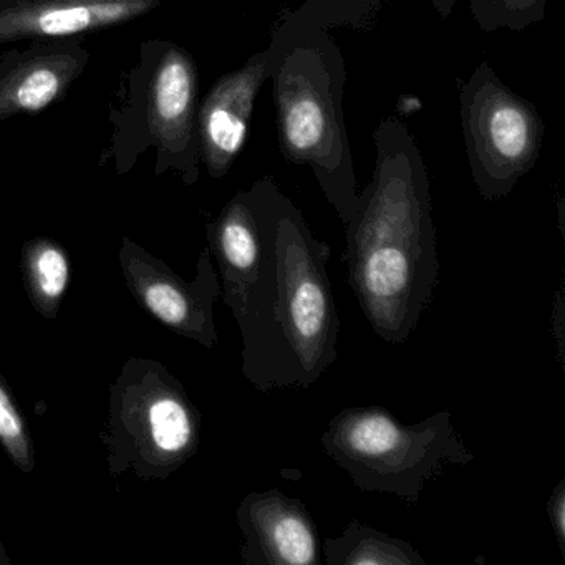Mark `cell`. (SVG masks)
<instances>
[{"mask_svg": "<svg viewBox=\"0 0 565 565\" xmlns=\"http://www.w3.org/2000/svg\"><path fill=\"white\" fill-rule=\"evenodd\" d=\"M373 141L375 171L343 224V260L373 332L383 342L402 345L438 284L431 188L422 151L399 118H383Z\"/></svg>", "mask_w": 565, "mask_h": 565, "instance_id": "6da1fadb", "label": "cell"}, {"mask_svg": "<svg viewBox=\"0 0 565 565\" xmlns=\"http://www.w3.org/2000/svg\"><path fill=\"white\" fill-rule=\"evenodd\" d=\"M329 244L267 177L263 257L237 317L243 373L254 388H307L339 356L340 319L330 284Z\"/></svg>", "mask_w": 565, "mask_h": 565, "instance_id": "7a4b0ae2", "label": "cell"}, {"mask_svg": "<svg viewBox=\"0 0 565 565\" xmlns=\"http://www.w3.org/2000/svg\"><path fill=\"white\" fill-rule=\"evenodd\" d=\"M270 78L284 158L310 168L340 221L349 223L359 190L343 117L347 68L339 44L323 28L303 29Z\"/></svg>", "mask_w": 565, "mask_h": 565, "instance_id": "3957f363", "label": "cell"}, {"mask_svg": "<svg viewBox=\"0 0 565 565\" xmlns=\"http://www.w3.org/2000/svg\"><path fill=\"white\" fill-rule=\"evenodd\" d=\"M200 104V72L190 52L163 39L141 42L118 104L111 105V135L100 167L114 163L118 174H128L141 154L154 150L157 177L173 171L184 186H194L203 164Z\"/></svg>", "mask_w": 565, "mask_h": 565, "instance_id": "277c9868", "label": "cell"}, {"mask_svg": "<svg viewBox=\"0 0 565 565\" xmlns=\"http://www.w3.org/2000/svg\"><path fill=\"white\" fill-rule=\"evenodd\" d=\"M322 446L360 491L408 502H418L446 466L475 461L448 409L406 425L380 406H350L330 419Z\"/></svg>", "mask_w": 565, "mask_h": 565, "instance_id": "5b68a950", "label": "cell"}, {"mask_svg": "<svg viewBox=\"0 0 565 565\" xmlns=\"http://www.w3.org/2000/svg\"><path fill=\"white\" fill-rule=\"evenodd\" d=\"M100 439L110 475L163 481L198 455L201 415L163 363L134 356L108 388Z\"/></svg>", "mask_w": 565, "mask_h": 565, "instance_id": "8992f818", "label": "cell"}, {"mask_svg": "<svg viewBox=\"0 0 565 565\" xmlns=\"http://www.w3.org/2000/svg\"><path fill=\"white\" fill-rule=\"evenodd\" d=\"M459 118L479 194L486 201L502 200L541 153L544 121L537 108L509 90L482 62L459 85Z\"/></svg>", "mask_w": 565, "mask_h": 565, "instance_id": "52a82bcc", "label": "cell"}, {"mask_svg": "<svg viewBox=\"0 0 565 565\" xmlns=\"http://www.w3.org/2000/svg\"><path fill=\"white\" fill-rule=\"evenodd\" d=\"M118 257L128 290L150 316L177 335L210 350L216 347L214 303L223 289L210 247L201 250L191 282L128 236L121 239Z\"/></svg>", "mask_w": 565, "mask_h": 565, "instance_id": "ba28073f", "label": "cell"}, {"mask_svg": "<svg viewBox=\"0 0 565 565\" xmlns=\"http://www.w3.org/2000/svg\"><path fill=\"white\" fill-rule=\"evenodd\" d=\"M290 42L282 31L276 29L266 51L253 55L237 71L217 78L201 102L198 111L201 163L214 180L226 177L243 151L249 137L257 95L266 81L273 77Z\"/></svg>", "mask_w": 565, "mask_h": 565, "instance_id": "9c48e42d", "label": "cell"}, {"mask_svg": "<svg viewBox=\"0 0 565 565\" xmlns=\"http://www.w3.org/2000/svg\"><path fill=\"white\" fill-rule=\"evenodd\" d=\"M81 38L39 39L0 55V121L39 115L67 98L90 64Z\"/></svg>", "mask_w": 565, "mask_h": 565, "instance_id": "30bf717a", "label": "cell"}, {"mask_svg": "<svg viewBox=\"0 0 565 565\" xmlns=\"http://www.w3.org/2000/svg\"><path fill=\"white\" fill-rule=\"evenodd\" d=\"M236 521L244 537L243 564H322L316 521L300 499L279 489L249 492L237 508Z\"/></svg>", "mask_w": 565, "mask_h": 565, "instance_id": "8fae6325", "label": "cell"}, {"mask_svg": "<svg viewBox=\"0 0 565 565\" xmlns=\"http://www.w3.org/2000/svg\"><path fill=\"white\" fill-rule=\"evenodd\" d=\"M161 0H0V45L82 38L145 18Z\"/></svg>", "mask_w": 565, "mask_h": 565, "instance_id": "7c38bea8", "label": "cell"}, {"mask_svg": "<svg viewBox=\"0 0 565 565\" xmlns=\"http://www.w3.org/2000/svg\"><path fill=\"white\" fill-rule=\"evenodd\" d=\"M266 184L267 177L257 180L249 190L239 191L206 227L207 247L220 267L221 299L234 319L243 312L263 257Z\"/></svg>", "mask_w": 565, "mask_h": 565, "instance_id": "4fadbf2b", "label": "cell"}, {"mask_svg": "<svg viewBox=\"0 0 565 565\" xmlns=\"http://www.w3.org/2000/svg\"><path fill=\"white\" fill-rule=\"evenodd\" d=\"M21 267L32 307L44 319H55L71 286V257L67 250L51 237H32L22 247Z\"/></svg>", "mask_w": 565, "mask_h": 565, "instance_id": "5bb4252c", "label": "cell"}, {"mask_svg": "<svg viewBox=\"0 0 565 565\" xmlns=\"http://www.w3.org/2000/svg\"><path fill=\"white\" fill-rule=\"evenodd\" d=\"M323 552L329 565H426L408 541L360 521H350L340 537L326 539Z\"/></svg>", "mask_w": 565, "mask_h": 565, "instance_id": "9a60e30c", "label": "cell"}, {"mask_svg": "<svg viewBox=\"0 0 565 565\" xmlns=\"http://www.w3.org/2000/svg\"><path fill=\"white\" fill-rule=\"evenodd\" d=\"M0 446L15 468L25 475L35 469V448L31 428L19 408L14 392L0 370Z\"/></svg>", "mask_w": 565, "mask_h": 565, "instance_id": "2e32d148", "label": "cell"}, {"mask_svg": "<svg viewBox=\"0 0 565 565\" xmlns=\"http://www.w3.org/2000/svg\"><path fill=\"white\" fill-rule=\"evenodd\" d=\"M548 0H469L472 21L482 32L524 31L544 19Z\"/></svg>", "mask_w": 565, "mask_h": 565, "instance_id": "e0dca14e", "label": "cell"}, {"mask_svg": "<svg viewBox=\"0 0 565 565\" xmlns=\"http://www.w3.org/2000/svg\"><path fill=\"white\" fill-rule=\"evenodd\" d=\"M548 522L557 539L558 548L565 557V479H561L547 502Z\"/></svg>", "mask_w": 565, "mask_h": 565, "instance_id": "ac0fdd59", "label": "cell"}, {"mask_svg": "<svg viewBox=\"0 0 565 565\" xmlns=\"http://www.w3.org/2000/svg\"><path fill=\"white\" fill-rule=\"evenodd\" d=\"M555 297H557V302H555L554 313H552V327H554V332H557L558 350L564 352V349H562V337H564V333H562V329H564V299H562V289H558L557 296Z\"/></svg>", "mask_w": 565, "mask_h": 565, "instance_id": "d6986e66", "label": "cell"}, {"mask_svg": "<svg viewBox=\"0 0 565 565\" xmlns=\"http://www.w3.org/2000/svg\"><path fill=\"white\" fill-rule=\"evenodd\" d=\"M456 2H458V0H431L433 8L436 9V12H438L443 19L449 18V15H451Z\"/></svg>", "mask_w": 565, "mask_h": 565, "instance_id": "ffe728a7", "label": "cell"}, {"mask_svg": "<svg viewBox=\"0 0 565 565\" xmlns=\"http://www.w3.org/2000/svg\"><path fill=\"white\" fill-rule=\"evenodd\" d=\"M0 565H11V558H9L8 551H6L2 542H0Z\"/></svg>", "mask_w": 565, "mask_h": 565, "instance_id": "44dd1931", "label": "cell"}]
</instances>
